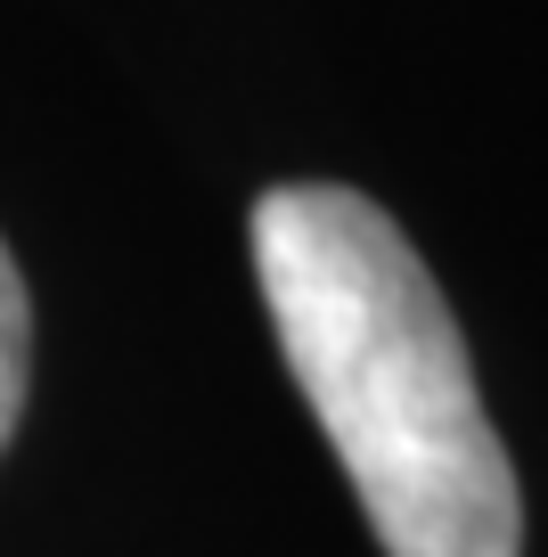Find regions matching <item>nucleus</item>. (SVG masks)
Returning <instances> with one entry per match:
<instances>
[{
  "instance_id": "obj_1",
  "label": "nucleus",
  "mask_w": 548,
  "mask_h": 557,
  "mask_svg": "<svg viewBox=\"0 0 548 557\" xmlns=\"http://www.w3.org/2000/svg\"><path fill=\"white\" fill-rule=\"evenodd\" d=\"M254 278L385 557H524L508 443L394 213L344 181H278L254 197Z\"/></svg>"
},
{
  "instance_id": "obj_2",
  "label": "nucleus",
  "mask_w": 548,
  "mask_h": 557,
  "mask_svg": "<svg viewBox=\"0 0 548 557\" xmlns=\"http://www.w3.org/2000/svg\"><path fill=\"white\" fill-rule=\"evenodd\" d=\"M25 385H34V296H25V271L0 238V451L25 418Z\"/></svg>"
}]
</instances>
